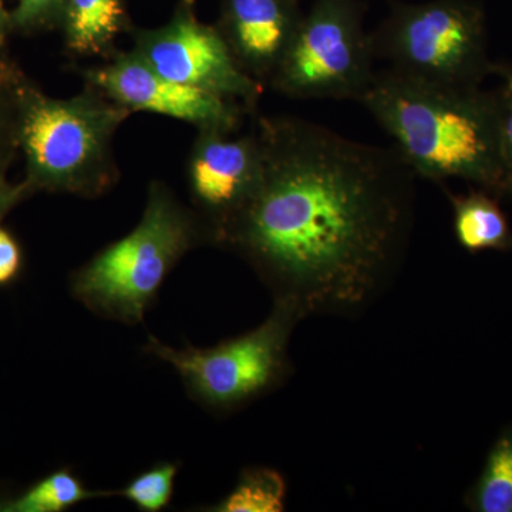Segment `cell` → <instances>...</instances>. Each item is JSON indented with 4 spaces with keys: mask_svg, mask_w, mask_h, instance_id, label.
I'll return each instance as SVG.
<instances>
[{
    "mask_svg": "<svg viewBox=\"0 0 512 512\" xmlns=\"http://www.w3.org/2000/svg\"><path fill=\"white\" fill-rule=\"evenodd\" d=\"M262 175L217 247L247 262L274 302L312 315L363 313L409 247L417 175L396 148L298 117H258Z\"/></svg>",
    "mask_w": 512,
    "mask_h": 512,
    "instance_id": "obj_1",
    "label": "cell"
},
{
    "mask_svg": "<svg viewBox=\"0 0 512 512\" xmlns=\"http://www.w3.org/2000/svg\"><path fill=\"white\" fill-rule=\"evenodd\" d=\"M359 103L393 138L417 177L460 178L495 197L512 195L494 93L440 86L393 70L376 73Z\"/></svg>",
    "mask_w": 512,
    "mask_h": 512,
    "instance_id": "obj_2",
    "label": "cell"
},
{
    "mask_svg": "<svg viewBox=\"0 0 512 512\" xmlns=\"http://www.w3.org/2000/svg\"><path fill=\"white\" fill-rule=\"evenodd\" d=\"M201 245L211 239L200 218L167 184L153 181L136 228L73 272L70 292L100 318L140 325L167 276Z\"/></svg>",
    "mask_w": 512,
    "mask_h": 512,
    "instance_id": "obj_3",
    "label": "cell"
},
{
    "mask_svg": "<svg viewBox=\"0 0 512 512\" xmlns=\"http://www.w3.org/2000/svg\"><path fill=\"white\" fill-rule=\"evenodd\" d=\"M130 111L84 84L69 99H55L29 83L23 97L19 150L26 184L82 198L106 194L119 181L114 136Z\"/></svg>",
    "mask_w": 512,
    "mask_h": 512,
    "instance_id": "obj_4",
    "label": "cell"
},
{
    "mask_svg": "<svg viewBox=\"0 0 512 512\" xmlns=\"http://www.w3.org/2000/svg\"><path fill=\"white\" fill-rule=\"evenodd\" d=\"M303 319L291 303L274 302L261 325L211 348L175 349L148 336L144 350L173 367L195 403L212 413H229L274 392L288 379L289 343Z\"/></svg>",
    "mask_w": 512,
    "mask_h": 512,
    "instance_id": "obj_5",
    "label": "cell"
},
{
    "mask_svg": "<svg viewBox=\"0 0 512 512\" xmlns=\"http://www.w3.org/2000/svg\"><path fill=\"white\" fill-rule=\"evenodd\" d=\"M390 70L440 86L480 87L493 73L484 18L466 0H430L396 6L372 37Z\"/></svg>",
    "mask_w": 512,
    "mask_h": 512,
    "instance_id": "obj_6",
    "label": "cell"
},
{
    "mask_svg": "<svg viewBox=\"0 0 512 512\" xmlns=\"http://www.w3.org/2000/svg\"><path fill=\"white\" fill-rule=\"evenodd\" d=\"M375 47L356 0H315L268 86L299 100H357L375 79Z\"/></svg>",
    "mask_w": 512,
    "mask_h": 512,
    "instance_id": "obj_7",
    "label": "cell"
},
{
    "mask_svg": "<svg viewBox=\"0 0 512 512\" xmlns=\"http://www.w3.org/2000/svg\"><path fill=\"white\" fill-rule=\"evenodd\" d=\"M131 33V50L164 77L237 101L251 114L256 110L264 84L241 69L217 26L198 19L194 0H181L160 28Z\"/></svg>",
    "mask_w": 512,
    "mask_h": 512,
    "instance_id": "obj_8",
    "label": "cell"
},
{
    "mask_svg": "<svg viewBox=\"0 0 512 512\" xmlns=\"http://www.w3.org/2000/svg\"><path fill=\"white\" fill-rule=\"evenodd\" d=\"M84 84L130 113L161 114L197 130L238 131L251 114L237 101L164 77L133 50L117 52L101 66L87 69Z\"/></svg>",
    "mask_w": 512,
    "mask_h": 512,
    "instance_id": "obj_9",
    "label": "cell"
},
{
    "mask_svg": "<svg viewBox=\"0 0 512 512\" xmlns=\"http://www.w3.org/2000/svg\"><path fill=\"white\" fill-rule=\"evenodd\" d=\"M191 210L218 245L222 232L244 210L262 175V146L251 133L197 130L187 160Z\"/></svg>",
    "mask_w": 512,
    "mask_h": 512,
    "instance_id": "obj_10",
    "label": "cell"
},
{
    "mask_svg": "<svg viewBox=\"0 0 512 512\" xmlns=\"http://www.w3.org/2000/svg\"><path fill=\"white\" fill-rule=\"evenodd\" d=\"M302 18L299 0H220L215 26L241 69L265 86L284 60Z\"/></svg>",
    "mask_w": 512,
    "mask_h": 512,
    "instance_id": "obj_11",
    "label": "cell"
},
{
    "mask_svg": "<svg viewBox=\"0 0 512 512\" xmlns=\"http://www.w3.org/2000/svg\"><path fill=\"white\" fill-rule=\"evenodd\" d=\"M57 28L70 55L107 60L119 52V36L133 32L124 0H64Z\"/></svg>",
    "mask_w": 512,
    "mask_h": 512,
    "instance_id": "obj_12",
    "label": "cell"
},
{
    "mask_svg": "<svg viewBox=\"0 0 512 512\" xmlns=\"http://www.w3.org/2000/svg\"><path fill=\"white\" fill-rule=\"evenodd\" d=\"M454 215L458 244L471 254L483 251H510L512 231L497 197L473 190L464 195L448 192Z\"/></svg>",
    "mask_w": 512,
    "mask_h": 512,
    "instance_id": "obj_13",
    "label": "cell"
},
{
    "mask_svg": "<svg viewBox=\"0 0 512 512\" xmlns=\"http://www.w3.org/2000/svg\"><path fill=\"white\" fill-rule=\"evenodd\" d=\"M111 494L90 490L69 468H62L37 481L19 497L10 498L5 512H63L83 501Z\"/></svg>",
    "mask_w": 512,
    "mask_h": 512,
    "instance_id": "obj_14",
    "label": "cell"
},
{
    "mask_svg": "<svg viewBox=\"0 0 512 512\" xmlns=\"http://www.w3.org/2000/svg\"><path fill=\"white\" fill-rule=\"evenodd\" d=\"M467 505L477 512H512V427L501 433L488 453Z\"/></svg>",
    "mask_w": 512,
    "mask_h": 512,
    "instance_id": "obj_15",
    "label": "cell"
},
{
    "mask_svg": "<svg viewBox=\"0 0 512 512\" xmlns=\"http://www.w3.org/2000/svg\"><path fill=\"white\" fill-rule=\"evenodd\" d=\"M288 485L274 468L249 467L242 471L234 490L212 512H282L286 510Z\"/></svg>",
    "mask_w": 512,
    "mask_h": 512,
    "instance_id": "obj_16",
    "label": "cell"
},
{
    "mask_svg": "<svg viewBox=\"0 0 512 512\" xmlns=\"http://www.w3.org/2000/svg\"><path fill=\"white\" fill-rule=\"evenodd\" d=\"M29 80L18 67L0 73V185L6 183V173L19 151L23 97Z\"/></svg>",
    "mask_w": 512,
    "mask_h": 512,
    "instance_id": "obj_17",
    "label": "cell"
},
{
    "mask_svg": "<svg viewBox=\"0 0 512 512\" xmlns=\"http://www.w3.org/2000/svg\"><path fill=\"white\" fill-rule=\"evenodd\" d=\"M177 474L178 464L171 461L157 463L128 481L116 494L136 505L138 511L160 512L171 503Z\"/></svg>",
    "mask_w": 512,
    "mask_h": 512,
    "instance_id": "obj_18",
    "label": "cell"
},
{
    "mask_svg": "<svg viewBox=\"0 0 512 512\" xmlns=\"http://www.w3.org/2000/svg\"><path fill=\"white\" fill-rule=\"evenodd\" d=\"M64 0H18L15 10L10 13L12 29L23 33L59 26Z\"/></svg>",
    "mask_w": 512,
    "mask_h": 512,
    "instance_id": "obj_19",
    "label": "cell"
},
{
    "mask_svg": "<svg viewBox=\"0 0 512 512\" xmlns=\"http://www.w3.org/2000/svg\"><path fill=\"white\" fill-rule=\"evenodd\" d=\"M495 72L503 76V84L494 96L497 101L501 154L512 180V69L495 66Z\"/></svg>",
    "mask_w": 512,
    "mask_h": 512,
    "instance_id": "obj_20",
    "label": "cell"
},
{
    "mask_svg": "<svg viewBox=\"0 0 512 512\" xmlns=\"http://www.w3.org/2000/svg\"><path fill=\"white\" fill-rule=\"evenodd\" d=\"M22 269V251L10 232L0 227V286L9 284Z\"/></svg>",
    "mask_w": 512,
    "mask_h": 512,
    "instance_id": "obj_21",
    "label": "cell"
},
{
    "mask_svg": "<svg viewBox=\"0 0 512 512\" xmlns=\"http://www.w3.org/2000/svg\"><path fill=\"white\" fill-rule=\"evenodd\" d=\"M35 194L26 181L22 183L12 184L9 181L0 185V221L9 214L16 205L26 200V198L32 197Z\"/></svg>",
    "mask_w": 512,
    "mask_h": 512,
    "instance_id": "obj_22",
    "label": "cell"
},
{
    "mask_svg": "<svg viewBox=\"0 0 512 512\" xmlns=\"http://www.w3.org/2000/svg\"><path fill=\"white\" fill-rule=\"evenodd\" d=\"M12 20H10V13L6 12L2 0H0V46L5 47L6 39L9 33L12 32Z\"/></svg>",
    "mask_w": 512,
    "mask_h": 512,
    "instance_id": "obj_23",
    "label": "cell"
},
{
    "mask_svg": "<svg viewBox=\"0 0 512 512\" xmlns=\"http://www.w3.org/2000/svg\"><path fill=\"white\" fill-rule=\"evenodd\" d=\"M15 64L10 62L8 57L5 55V47L0 46V73L8 72V70L13 69Z\"/></svg>",
    "mask_w": 512,
    "mask_h": 512,
    "instance_id": "obj_24",
    "label": "cell"
},
{
    "mask_svg": "<svg viewBox=\"0 0 512 512\" xmlns=\"http://www.w3.org/2000/svg\"><path fill=\"white\" fill-rule=\"evenodd\" d=\"M6 504H8V500L0 498V512H5Z\"/></svg>",
    "mask_w": 512,
    "mask_h": 512,
    "instance_id": "obj_25",
    "label": "cell"
}]
</instances>
